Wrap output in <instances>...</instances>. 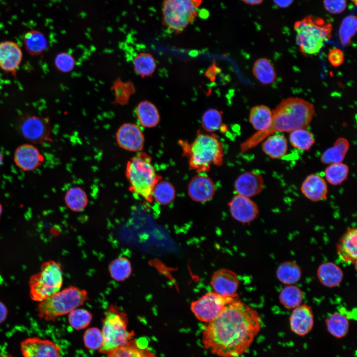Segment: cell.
Segmentation results:
<instances>
[{"label": "cell", "instance_id": "30bf717a", "mask_svg": "<svg viewBox=\"0 0 357 357\" xmlns=\"http://www.w3.org/2000/svg\"><path fill=\"white\" fill-rule=\"evenodd\" d=\"M237 297H225L215 292H208L192 301L190 309L199 321L208 323L216 319L226 305Z\"/></svg>", "mask_w": 357, "mask_h": 357}, {"label": "cell", "instance_id": "7402d4cb", "mask_svg": "<svg viewBox=\"0 0 357 357\" xmlns=\"http://www.w3.org/2000/svg\"><path fill=\"white\" fill-rule=\"evenodd\" d=\"M301 191L309 200L317 202L327 198L328 187L325 180L320 175H308L303 181Z\"/></svg>", "mask_w": 357, "mask_h": 357}, {"label": "cell", "instance_id": "9a60e30c", "mask_svg": "<svg viewBox=\"0 0 357 357\" xmlns=\"http://www.w3.org/2000/svg\"><path fill=\"white\" fill-rule=\"evenodd\" d=\"M210 284L214 292L225 297H235L239 281L237 274L227 269H219L212 275Z\"/></svg>", "mask_w": 357, "mask_h": 357}, {"label": "cell", "instance_id": "603a6c76", "mask_svg": "<svg viewBox=\"0 0 357 357\" xmlns=\"http://www.w3.org/2000/svg\"><path fill=\"white\" fill-rule=\"evenodd\" d=\"M317 276L318 280L324 286L333 288L339 286L343 279L341 268L335 263L326 262L318 268Z\"/></svg>", "mask_w": 357, "mask_h": 357}, {"label": "cell", "instance_id": "ab89813d", "mask_svg": "<svg viewBox=\"0 0 357 357\" xmlns=\"http://www.w3.org/2000/svg\"><path fill=\"white\" fill-rule=\"evenodd\" d=\"M92 319L91 313L85 309L77 308L68 313V323L73 329L77 330L86 328Z\"/></svg>", "mask_w": 357, "mask_h": 357}, {"label": "cell", "instance_id": "cb8c5ba5", "mask_svg": "<svg viewBox=\"0 0 357 357\" xmlns=\"http://www.w3.org/2000/svg\"><path fill=\"white\" fill-rule=\"evenodd\" d=\"M135 113L138 123L144 127H154L159 123L160 120L157 108L154 104L147 100L139 103L136 107Z\"/></svg>", "mask_w": 357, "mask_h": 357}, {"label": "cell", "instance_id": "c3c4849f", "mask_svg": "<svg viewBox=\"0 0 357 357\" xmlns=\"http://www.w3.org/2000/svg\"><path fill=\"white\" fill-rule=\"evenodd\" d=\"M294 0H273L274 2L278 6L281 8H286L289 6Z\"/></svg>", "mask_w": 357, "mask_h": 357}, {"label": "cell", "instance_id": "7c38bea8", "mask_svg": "<svg viewBox=\"0 0 357 357\" xmlns=\"http://www.w3.org/2000/svg\"><path fill=\"white\" fill-rule=\"evenodd\" d=\"M20 350L23 357H61L60 348L56 343L37 337L22 341Z\"/></svg>", "mask_w": 357, "mask_h": 357}, {"label": "cell", "instance_id": "74e56055", "mask_svg": "<svg viewBox=\"0 0 357 357\" xmlns=\"http://www.w3.org/2000/svg\"><path fill=\"white\" fill-rule=\"evenodd\" d=\"M349 172V166L342 162L330 164L325 169L324 175L328 182L333 185H337L347 179Z\"/></svg>", "mask_w": 357, "mask_h": 357}, {"label": "cell", "instance_id": "f5cc1de1", "mask_svg": "<svg viewBox=\"0 0 357 357\" xmlns=\"http://www.w3.org/2000/svg\"><path fill=\"white\" fill-rule=\"evenodd\" d=\"M2 207L1 204L0 203V217H1V215L2 214Z\"/></svg>", "mask_w": 357, "mask_h": 357}, {"label": "cell", "instance_id": "9c48e42d", "mask_svg": "<svg viewBox=\"0 0 357 357\" xmlns=\"http://www.w3.org/2000/svg\"><path fill=\"white\" fill-rule=\"evenodd\" d=\"M202 0H164L162 12L164 25L178 34L192 23L197 16Z\"/></svg>", "mask_w": 357, "mask_h": 357}, {"label": "cell", "instance_id": "8fae6325", "mask_svg": "<svg viewBox=\"0 0 357 357\" xmlns=\"http://www.w3.org/2000/svg\"><path fill=\"white\" fill-rule=\"evenodd\" d=\"M20 133L28 141L42 143L50 139L51 126L47 119L35 116L23 117L18 124Z\"/></svg>", "mask_w": 357, "mask_h": 357}, {"label": "cell", "instance_id": "60d3db41", "mask_svg": "<svg viewBox=\"0 0 357 357\" xmlns=\"http://www.w3.org/2000/svg\"><path fill=\"white\" fill-rule=\"evenodd\" d=\"M203 129L208 133L218 130L222 123V114L215 109H209L204 112L201 119Z\"/></svg>", "mask_w": 357, "mask_h": 357}, {"label": "cell", "instance_id": "7a4b0ae2", "mask_svg": "<svg viewBox=\"0 0 357 357\" xmlns=\"http://www.w3.org/2000/svg\"><path fill=\"white\" fill-rule=\"evenodd\" d=\"M314 114V106L307 101L298 97L283 100L272 112L269 126L265 130L257 131L241 143L240 151L243 153L247 151L275 132H291L305 129L310 124Z\"/></svg>", "mask_w": 357, "mask_h": 357}, {"label": "cell", "instance_id": "d6a6232c", "mask_svg": "<svg viewBox=\"0 0 357 357\" xmlns=\"http://www.w3.org/2000/svg\"><path fill=\"white\" fill-rule=\"evenodd\" d=\"M135 73L142 77H149L155 71L156 64L153 57L148 53H140L136 55L133 60Z\"/></svg>", "mask_w": 357, "mask_h": 357}, {"label": "cell", "instance_id": "b9f144b4", "mask_svg": "<svg viewBox=\"0 0 357 357\" xmlns=\"http://www.w3.org/2000/svg\"><path fill=\"white\" fill-rule=\"evenodd\" d=\"M357 18L355 16L346 17L342 21L339 30V37L342 44H350L352 37L356 31Z\"/></svg>", "mask_w": 357, "mask_h": 357}, {"label": "cell", "instance_id": "1f68e13d", "mask_svg": "<svg viewBox=\"0 0 357 357\" xmlns=\"http://www.w3.org/2000/svg\"><path fill=\"white\" fill-rule=\"evenodd\" d=\"M303 294L298 286L291 285L284 288L280 292L279 299L281 304L289 309H294L301 304Z\"/></svg>", "mask_w": 357, "mask_h": 357}, {"label": "cell", "instance_id": "5bb4252c", "mask_svg": "<svg viewBox=\"0 0 357 357\" xmlns=\"http://www.w3.org/2000/svg\"><path fill=\"white\" fill-rule=\"evenodd\" d=\"M228 206L232 216L243 224L250 223L259 214L258 207L255 202L250 198L238 194L233 197Z\"/></svg>", "mask_w": 357, "mask_h": 357}, {"label": "cell", "instance_id": "4dcf8cb0", "mask_svg": "<svg viewBox=\"0 0 357 357\" xmlns=\"http://www.w3.org/2000/svg\"><path fill=\"white\" fill-rule=\"evenodd\" d=\"M252 73L254 77L263 84H271L276 78L274 66L269 60L265 58L259 59L255 61Z\"/></svg>", "mask_w": 357, "mask_h": 357}, {"label": "cell", "instance_id": "d4e9b609", "mask_svg": "<svg viewBox=\"0 0 357 357\" xmlns=\"http://www.w3.org/2000/svg\"><path fill=\"white\" fill-rule=\"evenodd\" d=\"M265 139L262 144V149L270 158L279 159L286 154L288 141L284 135L275 134L270 135Z\"/></svg>", "mask_w": 357, "mask_h": 357}, {"label": "cell", "instance_id": "bcb514c9", "mask_svg": "<svg viewBox=\"0 0 357 357\" xmlns=\"http://www.w3.org/2000/svg\"><path fill=\"white\" fill-rule=\"evenodd\" d=\"M328 59L332 65L337 67L344 62L345 58L342 51L338 48H335L329 51Z\"/></svg>", "mask_w": 357, "mask_h": 357}, {"label": "cell", "instance_id": "f1b7e54d", "mask_svg": "<svg viewBox=\"0 0 357 357\" xmlns=\"http://www.w3.org/2000/svg\"><path fill=\"white\" fill-rule=\"evenodd\" d=\"M300 267L293 261H286L279 265L276 270L278 280L284 284L291 285L299 281L301 277Z\"/></svg>", "mask_w": 357, "mask_h": 357}, {"label": "cell", "instance_id": "5b68a950", "mask_svg": "<svg viewBox=\"0 0 357 357\" xmlns=\"http://www.w3.org/2000/svg\"><path fill=\"white\" fill-rule=\"evenodd\" d=\"M296 42L304 55H313L319 52L324 43L332 36V26L322 18L308 15L294 24Z\"/></svg>", "mask_w": 357, "mask_h": 357}, {"label": "cell", "instance_id": "484cf974", "mask_svg": "<svg viewBox=\"0 0 357 357\" xmlns=\"http://www.w3.org/2000/svg\"><path fill=\"white\" fill-rule=\"evenodd\" d=\"M107 357H157L148 348L139 345L132 340L126 345L119 347L107 353Z\"/></svg>", "mask_w": 357, "mask_h": 357}, {"label": "cell", "instance_id": "ac0fdd59", "mask_svg": "<svg viewBox=\"0 0 357 357\" xmlns=\"http://www.w3.org/2000/svg\"><path fill=\"white\" fill-rule=\"evenodd\" d=\"M187 191L189 196L197 202L210 200L215 193V186L212 180L208 176L197 175L189 182Z\"/></svg>", "mask_w": 357, "mask_h": 357}, {"label": "cell", "instance_id": "681fc988", "mask_svg": "<svg viewBox=\"0 0 357 357\" xmlns=\"http://www.w3.org/2000/svg\"><path fill=\"white\" fill-rule=\"evenodd\" d=\"M245 3L250 5H256L261 3L264 0H241Z\"/></svg>", "mask_w": 357, "mask_h": 357}, {"label": "cell", "instance_id": "836d02e7", "mask_svg": "<svg viewBox=\"0 0 357 357\" xmlns=\"http://www.w3.org/2000/svg\"><path fill=\"white\" fill-rule=\"evenodd\" d=\"M26 49L32 56L43 53L47 47V41L44 34L37 30L27 32L24 37Z\"/></svg>", "mask_w": 357, "mask_h": 357}, {"label": "cell", "instance_id": "3957f363", "mask_svg": "<svg viewBox=\"0 0 357 357\" xmlns=\"http://www.w3.org/2000/svg\"><path fill=\"white\" fill-rule=\"evenodd\" d=\"M182 155L188 159L189 166L197 173L208 172L212 165L221 166L224 156L223 147L218 136L198 130L194 140H179Z\"/></svg>", "mask_w": 357, "mask_h": 357}, {"label": "cell", "instance_id": "7bdbcfd3", "mask_svg": "<svg viewBox=\"0 0 357 357\" xmlns=\"http://www.w3.org/2000/svg\"><path fill=\"white\" fill-rule=\"evenodd\" d=\"M84 344L89 350H99L103 344V338L101 330L96 327L87 329L83 335Z\"/></svg>", "mask_w": 357, "mask_h": 357}, {"label": "cell", "instance_id": "8992f818", "mask_svg": "<svg viewBox=\"0 0 357 357\" xmlns=\"http://www.w3.org/2000/svg\"><path fill=\"white\" fill-rule=\"evenodd\" d=\"M88 299L86 290L70 286L40 301L36 311L40 318L54 321L78 308Z\"/></svg>", "mask_w": 357, "mask_h": 357}, {"label": "cell", "instance_id": "4fadbf2b", "mask_svg": "<svg viewBox=\"0 0 357 357\" xmlns=\"http://www.w3.org/2000/svg\"><path fill=\"white\" fill-rule=\"evenodd\" d=\"M116 140L119 146L127 151H140L144 146L143 133L140 127L133 123L120 126L116 133Z\"/></svg>", "mask_w": 357, "mask_h": 357}, {"label": "cell", "instance_id": "816d5d0a", "mask_svg": "<svg viewBox=\"0 0 357 357\" xmlns=\"http://www.w3.org/2000/svg\"><path fill=\"white\" fill-rule=\"evenodd\" d=\"M3 160V157L1 153L0 152V166H1Z\"/></svg>", "mask_w": 357, "mask_h": 357}, {"label": "cell", "instance_id": "ba28073f", "mask_svg": "<svg viewBox=\"0 0 357 357\" xmlns=\"http://www.w3.org/2000/svg\"><path fill=\"white\" fill-rule=\"evenodd\" d=\"M62 283L60 264L54 260L45 262L40 271L30 278V297L34 301L40 302L59 291Z\"/></svg>", "mask_w": 357, "mask_h": 357}, {"label": "cell", "instance_id": "ffe728a7", "mask_svg": "<svg viewBox=\"0 0 357 357\" xmlns=\"http://www.w3.org/2000/svg\"><path fill=\"white\" fill-rule=\"evenodd\" d=\"M263 185L262 177L252 172L241 174L237 178L234 184L238 194L248 198L259 194L263 189Z\"/></svg>", "mask_w": 357, "mask_h": 357}, {"label": "cell", "instance_id": "d590c367", "mask_svg": "<svg viewBox=\"0 0 357 357\" xmlns=\"http://www.w3.org/2000/svg\"><path fill=\"white\" fill-rule=\"evenodd\" d=\"M108 269L111 277L118 282L125 280L130 276L132 272L130 261L123 256L113 260L110 263Z\"/></svg>", "mask_w": 357, "mask_h": 357}, {"label": "cell", "instance_id": "277c9868", "mask_svg": "<svg viewBox=\"0 0 357 357\" xmlns=\"http://www.w3.org/2000/svg\"><path fill=\"white\" fill-rule=\"evenodd\" d=\"M126 176L130 191L151 202L153 188L162 178L156 173L151 157L144 152L137 153L127 163Z\"/></svg>", "mask_w": 357, "mask_h": 357}, {"label": "cell", "instance_id": "f35d334b", "mask_svg": "<svg viewBox=\"0 0 357 357\" xmlns=\"http://www.w3.org/2000/svg\"><path fill=\"white\" fill-rule=\"evenodd\" d=\"M289 140L294 147L304 151L309 150L315 143L312 133L306 129H299L290 132Z\"/></svg>", "mask_w": 357, "mask_h": 357}, {"label": "cell", "instance_id": "2e32d148", "mask_svg": "<svg viewBox=\"0 0 357 357\" xmlns=\"http://www.w3.org/2000/svg\"><path fill=\"white\" fill-rule=\"evenodd\" d=\"M291 331L303 337L307 335L314 326V316L311 307L304 303L293 309L289 318Z\"/></svg>", "mask_w": 357, "mask_h": 357}, {"label": "cell", "instance_id": "4316f807", "mask_svg": "<svg viewBox=\"0 0 357 357\" xmlns=\"http://www.w3.org/2000/svg\"><path fill=\"white\" fill-rule=\"evenodd\" d=\"M349 149L348 140L343 137L338 138L334 145L325 150L320 157L324 164L342 163Z\"/></svg>", "mask_w": 357, "mask_h": 357}, {"label": "cell", "instance_id": "f546056e", "mask_svg": "<svg viewBox=\"0 0 357 357\" xmlns=\"http://www.w3.org/2000/svg\"><path fill=\"white\" fill-rule=\"evenodd\" d=\"M272 112L263 105L253 107L250 111L249 120L254 128L257 131L266 129L270 125Z\"/></svg>", "mask_w": 357, "mask_h": 357}, {"label": "cell", "instance_id": "83f0119b", "mask_svg": "<svg viewBox=\"0 0 357 357\" xmlns=\"http://www.w3.org/2000/svg\"><path fill=\"white\" fill-rule=\"evenodd\" d=\"M325 323L328 332L336 338H343L348 333L350 326L349 319L341 313H332L326 319Z\"/></svg>", "mask_w": 357, "mask_h": 357}, {"label": "cell", "instance_id": "e575fe53", "mask_svg": "<svg viewBox=\"0 0 357 357\" xmlns=\"http://www.w3.org/2000/svg\"><path fill=\"white\" fill-rule=\"evenodd\" d=\"M66 206L71 210L79 212L87 206L88 198L85 192L80 187L74 186L69 189L64 196Z\"/></svg>", "mask_w": 357, "mask_h": 357}, {"label": "cell", "instance_id": "f6af8a7d", "mask_svg": "<svg viewBox=\"0 0 357 357\" xmlns=\"http://www.w3.org/2000/svg\"><path fill=\"white\" fill-rule=\"evenodd\" d=\"M325 9L332 14L343 12L347 7V0H323Z\"/></svg>", "mask_w": 357, "mask_h": 357}, {"label": "cell", "instance_id": "f907efd6", "mask_svg": "<svg viewBox=\"0 0 357 357\" xmlns=\"http://www.w3.org/2000/svg\"><path fill=\"white\" fill-rule=\"evenodd\" d=\"M0 357H12L11 355L8 354L0 355Z\"/></svg>", "mask_w": 357, "mask_h": 357}, {"label": "cell", "instance_id": "8d00e7d4", "mask_svg": "<svg viewBox=\"0 0 357 357\" xmlns=\"http://www.w3.org/2000/svg\"><path fill=\"white\" fill-rule=\"evenodd\" d=\"M176 191L173 185L168 181L160 180L154 186L152 197L162 205H167L175 198Z\"/></svg>", "mask_w": 357, "mask_h": 357}, {"label": "cell", "instance_id": "44dd1931", "mask_svg": "<svg viewBox=\"0 0 357 357\" xmlns=\"http://www.w3.org/2000/svg\"><path fill=\"white\" fill-rule=\"evenodd\" d=\"M14 162L25 171L35 170L41 165L44 159L39 150L33 145L26 144L18 147L14 152Z\"/></svg>", "mask_w": 357, "mask_h": 357}, {"label": "cell", "instance_id": "d6986e66", "mask_svg": "<svg viewBox=\"0 0 357 357\" xmlns=\"http://www.w3.org/2000/svg\"><path fill=\"white\" fill-rule=\"evenodd\" d=\"M357 229H348L337 244V252L340 260L346 264L356 266L357 258Z\"/></svg>", "mask_w": 357, "mask_h": 357}, {"label": "cell", "instance_id": "52a82bcc", "mask_svg": "<svg viewBox=\"0 0 357 357\" xmlns=\"http://www.w3.org/2000/svg\"><path fill=\"white\" fill-rule=\"evenodd\" d=\"M127 314L115 305H110L104 313L101 330L103 342L99 352L107 354L133 339V331L128 330Z\"/></svg>", "mask_w": 357, "mask_h": 357}, {"label": "cell", "instance_id": "db71d44e", "mask_svg": "<svg viewBox=\"0 0 357 357\" xmlns=\"http://www.w3.org/2000/svg\"><path fill=\"white\" fill-rule=\"evenodd\" d=\"M353 3H354L355 4H356L357 3V0H351Z\"/></svg>", "mask_w": 357, "mask_h": 357}, {"label": "cell", "instance_id": "6da1fadb", "mask_svg": "<svg viewBox=\"0 0 357 357\" xmlns=\"http://www.w3.org/2000/svg\"><path fill=\"white\" fill-rule=\"evenodd\" d=\"M238 297L202 332L204 348L218 357H240L250 348L262 327L256 310Z\"/></svg>", "mask_w": 357, "mask_h": 357}, {"label": "cell", "instance_id": "ee69618b", "mask_svg": "<svg viewBox=\"0 0 357 357\" xmlns=\"http://www.w3.org/2000/svg\"><path fill=\"white\" fill-rule=\"evenodd\" d=\"M55 63L57 68L60 71L68 72L71 71L75 66V60L69 54L62 52L57 55Z\"/></svg>", "mask_w": 357, "mask_h": 357}, {"label": "cell", "instance_id": "e0dca14e", "mask_svg": "<svg viewBox=\"0 0 357 357\" xmlns=\"http://www.w3.org/2000/svg\"><path fill=\"white\" fill-rule=\"evenodd\" d=\"M22 59L21 48L15 42L0 43V68L15 75Z\"/></svg>", "mask_w": 357, "mask_h": 357}, {"label": "cell", "instance_id": "7dc6e473", "mask_svg": "<svg viewBox=\"0 0 357 357\" xmlns=\"http://www.w3.org/2000/svg\"><path fill=\"white\" fill-rule=\"evenodd\" d=\"M8 310L5 305L0 301V324L3 322L7 318Z\"/></svg>", "mask_w": 357, "mask_h": 357}]
</instances>
